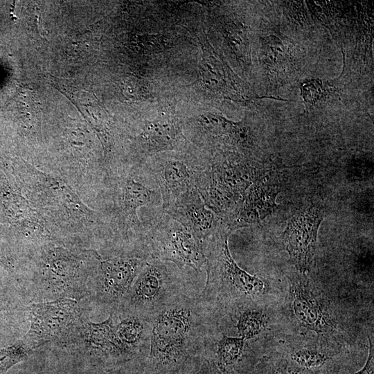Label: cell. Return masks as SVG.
<instances>
[{"label":"cell","mask_w":374,"mask_h":374,"mask_svg":"<svg viewBox=\"0 0 374 374\" xmlns=\"http://www.w3.org/2000/svg\"><path fill=\"white\" fill-rule=\"evenodd\" d=\"M24 164L20 169L24 193L62 244L74 246L93 235H114L107 215L87 206L63 178Z\"/></svg>","instance_id":"6da1fadb"},{"label":"cell","mask_w":374,"mask_h":374,"mask_svg":"<svg viewBox=\"0 0 374 374\" xmlns=\"http://www.w3.org/2000/svg\"><path fill=\"white\" fill-rule=\"evenodd\" d=\"M105 213L114 235L125 241L144 235L145 223L139 217L140 208H161L159 185L145 162L124 163L110 172L105 181Z\"/></svg>","instance_id":"7a4b0ae2"},{"label":"cell","mask_w":374,"mask_h":374,"mask_svg":"<svg viewBox=\"0 0 374 374\" xmlns=\"http://www.w3.org/2000/svg\"><path fill=\"white\" fill-rule=\"evenodd\" d=\"M28 257L31 278L39 296L77 301L89 295L90 280L101 258L94 249L55 242L44 245Z\"/></svg>","instance_id":"3957f363"},{"label":"cell","mask_w":374,"mask_h":374,"mask_svg":"<svg viewBox=\"0 0 374 374\" xmlns=\"http://www.w3.org/2000/svg\"><path fill=\"white\" fill-rule=\"evenodd\" d=\"M191 321L190 312L184 308L169 309L157 317L147 364L151 374H179L188 366Z\"/></svg>","instance_id":"277c9868"},{"label":"cell","mask_w":374,"mask_h":374,"mask_svg":"<svg viewBox=\"0 0 374 374\" xmlns=\"http://www.w3.org/2000/svg\"><path fill=\"white\" fill-rule=\"evenodd\" d=\"M144 236L153 258L171 261L180 269L206 268V258L193 234L161 208L145 223Z\"/></svg>","instance_id":"5b68a950"},{"label":"cell","mask_w":374,"mask_h":374,"mask_svg":"<svg viewBox=\"0 0 374 374\" xmlns=\"http://www.w3.org/2000/svg\"><path fill=\"white\" fill-rule=\"evenodd\" d=\"M29 330L22 339L33 349L54 343L67 346L84 321L77 300L60 298L28 305Z\"/></svg>","instance_id":"8992f818"},{"label":"cell","mask_w":374,"mask_h":374,"mask_svg":"<svg viewBox=\"0 0 374 374\" xmlns=\"http://www.w3.org/2000/svg\"><path fill=\"white\" fill-rule=\"evenodd\" d=\"M159 185L163 211L172 206L183 196L197 188L199 172L204 166L200 154L162 152L145 161Z\"/></svg>","instance_id":"52a82bcc"},{"label":"cell","mask_w":374,"mask_h":374,"mask_svg":"<svg viewBox=\"0 0 374 374\" xmlns=\"http://www.w3.org/2000/svg\"><path fill=\"white\" fill-rule=\"evenodd\" d=\"M123 253L106 260L100 258L91 277L89 295L108 302L125 299L136 276L149 260V253Z\"/></svg>","instance_id":"ba28073f"},{"label":"cell","mask_w":374,"mask_h":374,"mask_svg":"<svg viewBox=\"0 0 374 374\" xmlns=\"http://www.w3.org/2000/svg\"><path fill=\"white\" fill-rule=\"evenodd\" d=\"M323 217L320 207L309 206L289 220L283 233V243L290 260L300 272L304 273L310 268L315 254L319 229Z\"/></svg>","instance_id":"9c48e42d"},{"label":"cell","mask_w":374,"mask_h":374,"mask_svg":"<svg viewBox=\"0 0 374 374\" xmlns=\"http://www.w3.org/2000/svg\"><path fill=\"white\" fill-rule=\"evenodd\" d=\"M163 211L193 234L203 252L221 231L227 229L222 219L206 206L197 188Z\"/></svg>","instance_id":"30bf717a"},{"label":"cell","mask_w":374,"mask_h":374,"mask_svg":"<svg viewBox=\"0 0 374 374\" xmlns=\"http://www.w3.org/2000/svg\"><path fill=\"white\" fill-rule=\"evenodd\" d=\"M184 143L177 119L161 116L148 121L134 137V155L128 163H143L157 154L178 150Z\"/></svg>","instance_id":"8fae6325"},{"label":"cell","mask_w":374,"mask_h":374,"mask_svg":"<svg viewBox=\"0 0 374 374\" xmlns=\"http://www.w3.org/2000/svg\"><path fill=\"white\" fill-rule=\"evenodd\" d=\"M67 347L80 348L85 353L114 361L127 359L116 337L112 313L100 323L84 321Z\"/></svg>","instance_id":"7c38bea8"},{"label":"cell","mask_w":374,"mask_h":374,"mask_svg":"<svg viewBox=\"0 0 374 374\" xmlns=\"http://www.w3.org/2000/svg\"><path fill=\"white\" fill-rule=\"evenodd\" d=\"M292 308L295 317L310 330L319 333L326 332L331 322L321 303L310 287L304 283L291 287Z\"/></svg>","instance_id":"4fadbf2b"},{"label":"cell","mask_w":374,"mask_h":374,"mask_svg":"<svg viewBox=\"0 0 374 374\" xmlns=\"http://www.w3.org/2000/svg\"><path fill=\"white\" fill-rule=\"evenodd\" d=\"M167 267L161 260H149L136 276L125 296L130 307H136L154 302L165 286Z\"/></svg>","instance_id":"5bb4252c"},{"label":"cell","mask_w":374,"mask_h":374,"mask_svg":"<svg viewBox=\"0 0 374 374\" xmlns=\"http://www.w3.org/2000/svg\"><path fill=\"white\" fill-rule=\"evenodd\" d=\"M16 286L0 280V341L14 335L22 315L28 312Z\"/></svg>","instance_id":"9a60e30c"},{"label":"cell","mask_w":374,"mask_h":374,"mask_svg":"<svg viewBox=\"0 0 374 374\" xmlns=\"http://www.w3.org/2000/svg\"><path fill=\"white\" fill-rule=\"evenodd\" d=\"M143 322L135 317H127L114 323V332L118 344L127 358L143 337Z\"/></svg>","instance_id":"2e32d148"},{"label":"cell","mask_w":374,"mask_h":374,"mask_svg":"<svg viewBox=\"0 0 374 374\" xmlns=\"http://www.w3.org/2000/svg\"><path fill=\"white\" fill-rule=\"evenodd\" d=\"M33 351L22 338L11 345L0 347V374H6L13 366L28 359Z\"/></svg>","instance_id":"e0dca14e"},{"label":"cell","mask_w":374,"mask_h":374,"mask_svg":"<svg viewBox=\"0 0 374 374\" xmlns=\"http://www.w3.org/2000/svg\"><path fill=\"white\" fill-rule=\"evenodd\" d=\"M199 73L204 85L211 91H220L225 84V73L222 64L214 57L202 60Z\"/></svg>","instance_id":"ac0fdd59"},{"label":"cell","mask_w":374,"mask_h":374,"mask_svg":"<svg viewBox=\"0 0 374 374\" xmlns=\"http://www.w3.org/2000/svg\"><path fill=\"white\" fill-rule=\"evenodd\" d=\"M267 322V317L261 311L247 310L240 315L237 328L240 337L249 339L259 335L265 328Z\"/></svg>","instance_id":"d6986e66"},{"label":"cell","mask_w":374,"mask_h":374,"mask_svg":"<svg viewBox=\"0 0 374 374\" xmlns=\"http://www.w3.org/2000/svg\"><path fill=\"white\" fill-rule=\"evenodd\" d=\"M247 374H302L292 369L283 357H267L258 362Z\"/></svg>","instance_id":"ffe728a7"},{"label":"cell","mask_w":374,"mask_h":374,"mask_svg":"<svg viewBox=\"0 0 374 374\" xmlns=\"http://www.w3.org/2000/svg\"><path fill=\"white\" fill-rule=\"evenodd\" d=\"M227 40L233 53L243 61L248 57L249 43L246 31L241 26L231 27L227 30Z\"/></svg>","instance_id":"44dd1931"},{"label":"cell","mask_w":374,"mask_h":374,"mask_svg":"<svg viewBox=\"0 0 374 374\" xmlns=\"http://www.w3.org/2000/svg\"><path fill=\"white\" fill-rule=\"evenodd\" d=\"M136 49L145 54L159 52L167 46L165 39L159 35H136L133 39Z\"/></svg>","instance_id":"7402d4cb"},{"label":"cell","mask_w":374,"mask_h":374,"mask_svg":"<svg viewBox=\"0 0 374 374\" xmlns=\"http://www.w3.org/2000/svg\"><path fill=\"white\" fill-rule=\"evenodd\" d=\"M263 47L265 62L268 64H275L283 58V44L277 37L270 36L265 38Z\"/></svg>","instance_id":"603a6c76"},{"label":"cell","mask_w":374,"mask_h":374,"mask_svg":"<svg viewBox=\"0 0 374 374\" xmlns=\"http://www.w3.org/2000/svg\"><path fill=\"white\" fill-rule=\"evenodd\" d=\"M301 94L306 103L314 105L322 96V84L319 80H308L301 86Z\"/></svg>","instance_id":"cb8c5ba5"},{"label":"cell","mask_w":374,"mask_h":374,"mask_svg":"<svg viewBox=\"0 0 374 374\" xmlns=\"http://www.w3.org/2000/svg\"><path fill=\"white\" fill-rule=\"evenodd\" d=\"M348 374H374L373 344L369 339L368 355L364 366L358 371Z\"/></svg>","instance_id":"d4e9b609"},{"label":"cell","mask_w":374,"mask_h":374,"mask_svg":"<svg viewBox=\"0 0 374 374\" xmlns=\"http://www.w3.org/2000/svg\"><path fill=\"white\" fill-rule=\"evenodd\" d=\"M195 374H223L211 359L202 360L198 370Z\"/></svg>","instance_id":"484cf974"}]
</instances>
